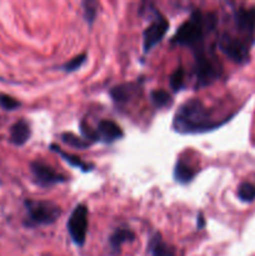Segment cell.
<instances>
[{
	"mask_svg": "<svg viewBox=\"0 0 255 256\" xmlns=\"http://www.w3.org/2000/svg\"><path fill=\"white\" fill-rule=\"evenodd\" d=\"M218 16L215 12L194 10L189 19L180 24L172 38V44L189 48L195 54L208 52L205 39L216 29Z\"/></svg>",
	"mask_w": 255,
	"mask_h": 256,
	"instance_id": "6da1fadb",
	"label": "cell"
},
{
	"mask_svg": "<svg viewBox=\"0 0 255 256\" xmlns=\"http://www.w3.org/2000/svg\"><path fill=\"white\" fill-rule=\"evenodd\" d=\"M232 118V115L222 120H214L208 108H205L199 99H190L185 102L174 115L172 129L182 135L204 134L219 129Z\"/></svg>",
	"mask_w": 255,
	"mask_h": 256,
	"instance_id": "7a4b0ae2",
	"label": "cell"
},
{
	"mask_svg": "<svg viewBox=\"0 0 255 256\" xmlns=\"http://www.w3.org/2000/svg\"><path fill=\"white\" fill-rule=\"evenodd\" d=\"M26 219L24 224L28 228L46 226L56 222L62 215V208L50 200L28 199L24 202Z\"/></svg>",
	"mask_w": 255,
	"mask_h": 256,
	"instance_id": "3957f363",
	"label": "cell"
},
{
	"mask_svg": "<svg viewBox=\"0 0 255 256\" xmlns=\"http://www.w3.org/2000/svg\"><path fill=\"white\" fill-rule=\"evenodd\" d=\"M194 72L196 78V89L212 84L222 76V68L215 56L214 50L194 55Z\"/></svg>",
	"mask_w": 255,
	"mask_h": 256,
	"instance_id": "277c9868",
	"label": "cell"
},
{
	"mask_svg": "<svg viewBox=\"0 0 255 256\" xmlns=\"http://www.w3.org/2000/svg\"><path fill=\"white\" fill-rule=\"evenodd\" d=\"M252 46V44L239 39L228 30L222 32L218 39V48L220 52H224L232 62L236 64H245L249 62Z\"/></svg>",
	"mask_w": 255,
	"mask_h": 256,
	"instance_id": "5b68a950",
	"label": "cell"
},
{
	"mask_svg": "<svg viewBox=\"0 0 255 256\" xmlns=\"http://www.w3.org/2000/svg\"><path fill=\"white\" fill-rule=\"evenodd\" d=\"M232 22L239 39L254 44L255 39V6L239 8L232 12Z\"/></svg>",
	"mask_w": 255,
	"mask_h": 256,
	"instance_id": "8992f818",
	"label": "cell"
},
{
	"mask_svg": "<svg viewBox=\"0 0 255 256\" xmlns=\"http://www.w3.org/2000/svg\"><path fill=\"white\" fill-rule=\"evenodd\" d=\"M88 226H89V222H88L86 205L78 204L70 214L66 224L68 232L76 246H84L86 242Z\"/></svg>",
	"mask_w": 255,
	"mask_h": 256,
	"instance_id": "52a82bcc",
	"label": "cell"
},
{
	"mask_svg": "<svg viewBox=\"0 0 255 256\" xmlns=\"http://www.w3.org/2000/svg\"><path fill=\"white\" fill-rule=\"evenodd\" d=\"M154 14L155 18L145 28L144 32H142V52H144V54L150 52L152 48L156 46L164 39L165 34H166L170 26L166 18L162 16L156 9L154 10Z\"/></svg>",
	"mask_w": 255,
	"mask_h": 256,
	"instance_id": "ba28073f",
	"label": "cell"
},
{
	"mask_svg": "<svg viewBox=\"0 0 255 256\" xmlns=\"http://www.w3.org/2000/svg\"><path fill=\"white\" fill-rule=\"evenodd\" d=\"M30 172H32L34 182L40 188H50L56 184H65L68 178L65 175L56 172L52 166L40 160L30 162Z\"/></svg>",
	"mask_w": 255,
	"mask_h": 256,
	"instance_id": "9c48e42d",
	"label": "cell"
},
{
	"mask_svg": "<svg viewBox=\"0 0 255 256\" xmlns=\"http://www.w3.org/2000/svg\"><path fill=\"white\" fill-rule=\"evenodd\" d=\"M142 80L132 82H124V84L115 85L110 89L109 94L112 96V102L116 104H126L132 99H134L138 94L142 92Z\"/></svg>",
	"mask_w": 255,
	"mask_h": 256,
	"instance_id": "30bf717a",
	"label": "cell"
},
{
	"mask_svg": "<svg viewBox=\"0 0 255 256\" xmlns=\"http://www.w3.org/2000/svg\"><path fill=\"white\" fill-rule=\"evenodd\" d=\"M95 132H96L98 142H104V144H112L124 136L122 128L115 122L108 119L100 120Z\"/></svg>",
	"mask_w": 255,
	"mask_h": 256,
	"instance_id": "8fae6325",
	"label": "cell"
},
{
	"mask_svg": "<svg viewBox=\"0 0 255 256\" xmlns=\"http://www.w3.org/2000/svg\"><path fill=\"white\" fill-rule=\"evenodd\" d=\"M32 129L26 120H19L10 128V142L15 146H22L29 142Z\"/></svg>",
	"mask_w": 255,
	"mask_h": 256,
	"instance_id": "7c38bea8",
	"label": "cell"
},
{
	"mask_svg": "<svg viewBox=\"0 0 255 256\" xmlns=\"http://www.w3.org/2000/svg\"><path fill=\"white\" fill-rule=\"evenodd\" d=\"M148 252L152 256H175V248L162 240L160 232H154L148 244Z\"/></svg>",
	"mask_w": 255,
	"mask_h": 256,
	"instance_id": "4fadbf2b",
	"label": "cell"
},
{
	"mask_svg": "<svg viewBox=\"0 0 255 256\" xmlns=\"http://www.w3.org/2000/svg\"><path fill=\"white\" fill-rule=\"evenodd\" d=\"M135 240V234L130 229H125V228H119L115 230L109 238V248L114 254L120 252L122 244L125 242H132Z\"/></svg>",
	"mask_w": 255,
	"mask_h": 256,
	"instance_id": "5bb4252c",
	"label": "cell"
},
{
	"mask_svg": "<svg viewBox=\"0 0 255 256\" xmlns=\"http://www.w3.org/2000/svg\"><path fill=\"white\" fill-rule=\"evenodd\" d=\"M199 170H195L194 168L190 166L188 162H185L184 160H178L175 162L174 172H172V176H174V180L179 184H189V182H192V179L195 178V175L198 174Z\"/></svg>",
	"mask_w": 255,
	"mask_h": 256,
	"instance_id": "9a60e30c",
	"label": "cell"
},
{
	"mask_svg": "<svg viewBox=\"0 0 255 256\" xmlns=\"http://www.w3.org/2000/svg\"><path fill=\"white\" fill-rule=\"evenodd\" d=\"M49 148L52 152H56V154H59L60 156H62V159H64L65 162L70 165V166L76 168V169H80L82 172H90L92 169H94V164H88V162H84L79 156H78V155H72V154H70V152H64V150L60 149L58 145L52 144Z\"/></svg>",
	"mask_w": 255,
	"mask_h": 256,
	"instance_id": "2e32d148",
	"label": "cell"
},
{
	"mask_svg": "<svg viewBox=\"0 0 255 256\" xmlns=\"http://www.w3.org/2000/svg\"><path fill=\"white\" fill-rule=\"evenodd\" d=\"M150 102L156 109H162L172 104V96L166 90L156 89L150 92Z\"/></svg>",
	"mask_w": 255,
	"mask_h": 256,
	"instance_id": "e0dca14e",
	"label": "cell"
},
{
	"mask_svg": "<svg viewBox=\"0 0 255 256\" xmlns=\"http://www.w3.org/2000/svg\"><path fill=\"white\" fill-rule=\"evenodd\" d=\"M62 142L69 145L70 148H74V149H88L92 145V142H88L84 138H79L72 132H62Z\"/></svg>",
	"mask_w": 255,
	"mask_h": 256,
	"instance_id": "ac0fdd59",
	"label": "cell"
},
{
	"mask_svg": "<svg viewBox=\"0 0 255 256\" xmlns=\"http://www.w3.org/2000/svg\"><path fill=\"white\" fill-rule=\"evenodd\" d=\"M238 198L242 202H252L255 200V185L252 182H244L238 188Z\"/></svg>",
	"mask_w": 255,
	"mask_h": 256,
	"instance_id": "d6986e66",
	"label": "cell"
},
{
	"mask_svg": "<svg viewBox=\"0 0 255 256\" xmlns=\"http://www.w3.org/2000/svg\"><path fill=\"white\" fill-rule=\"evenodd\" d=\"M185 72L182 68H178L169 78V84L170 88L174 92H182L185 88Z\"/></svg>",
	"mask_w": 255,
	"mask_h": 256,
	"instance_id": "ffe728a7",
	"label": "cell"
},
{
	"mask_svg": "<svg viewBox=\"0 0 255 256\" xmlns=\"http://www.w3.org/2000/svg\"><path fill=\"white\" fill-rule=\"evenodd\" d=\"M86 60L88 55L85 54V52H82V54H79L76 55V56L72 58V59H70L69 62H64V64L60 66V70H62V72H76V70H79L80 68L86 62Z\"/></svg>",
	"mask_w": 255,
	"mask_h": 256,
	"instance_id": "44dd1931",
	"label": "cell"
},
{
	"mask_svg": "<svg viewBox=\"0 0 255 256\" xmlns=\"http://www.w3.org/2000/svg\"><path fill=\"white\" fill-rule=\"evenodd\" d=\"M98 4L96 2H92V0H88V2H82V8H84V19L88 24L92 26L94 24L95 19L98 16Z\"/></svg>",
	"mask_w": 255,
	"mask_h": 256,
	"instance_id": "7402d4cb",
	"label": "cell"
},
{
	"mask_svg": "<svg viewBox=\"0 0 255 256\" xmlns=\"http://www.w3.org/2000/svg\"><path fill=\"white\" fill-rule=\"evenodd\" d=\"M20 105H22L20 102H18L15 98L0 92V108H2L4 110H8V112H12V110L18 109Z\"/></svg>",
	"mask_w": 255,
	"mask_h": 256,
	"instance_id": "603a6c76",
	"label": "cell"
},
{
	"mask_svg": "<svg viewBox=\"0 0 255 256\" xmlns=\"http://www.w3.org/2000/svg\"><path fill=\"white\" fill-rule=\"evenodd\" d=\"M205 225H206V222H205L204 214H202V212H198V216H196V229L198 230L202 229V228H205Z\"/></svg>",
	"mask_w": 255,
	"mask_h": 256,
	"instance_id": "cb8c5ba5",
	"label": "cell"
}]
</instances>
